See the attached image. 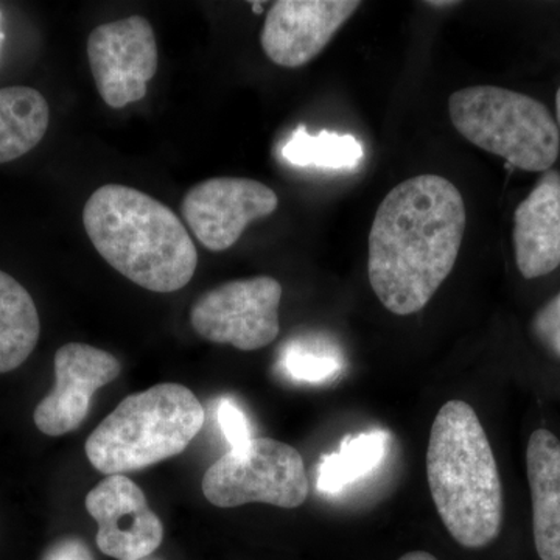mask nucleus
Here are the masks:
<instances>
[{"instance_id": "f257e3e1", "label": "nucleus", "mask_w": 560, "mask_h": 560, "mask_svg": "<svg viewBox=\"0 0 560 560\" xmlns=\"http://www.w3.org/2000/svg\"><path fill=\"white\" fill-rule=\"evenodd\" d=\"M466 205L438 175L404 180L383 198L370 232L368 272L375 296L394 315L425 307L458 260Z\"/></svg>"}, {"instance_id": "f03ea898", "label": "nucleus", "mask_w": 560, "mask_h": 560, "mask_svg": "<svg viewBox=\"0 0 560 560\" xmlns=\"http://www.w3.org/2000/svg\"><path fill=\"white\" fill-rule=\"evenodd\" d=\"M83 224L103 259L142 289L173 293L197 271V246L183 221L149 194L106 184L84 205Z\"/></svg>"}, {"instance_id": "7ed1b4c3", "label": "nucleus", "mask_w": 560, "mask_h": 560, "mask_svg": "<svg viewBox=\"0 0 560 560\" xmlns=\"http://www.w3.org/2000/svg\"><path fill=\"white\" fill-rule=\"evenodd\" d=\"M431 499L460 547L480 550L500 536L503 488L481 420L469 404L451 400L431 427L427 451Z\"/></svg>"}, {"instance_id": "20e7f679", "label": "nucleus", "mask_w": 560, "mask_h": 560, "mask_svg": "<svg viewBox=\"0 0 560 560\" xmlns=\"http://www.w3.org/2000/svg\"><path fill=\"white\" fill-rule=\"evenodd\" d=\"M201 401L179 383L131 394L88 438L94 469L125 475L180 455L205 425Z\"/></svg>"}, {"instance_id": "39448f33", "label": "nucleus", "mask_w": 560, "mask_h": 560, "mask_svg": "<svg viewBox=\"0 0 560 560\" xmlns=\"http://www.w3.org/2000/svg\"><path fill=\"white\" fill-rule=\"evenodd\" d=\"M448 114L463 138L521 171L547 172L558 161V121L529 95L497 86L466 88L452 94Z\"/></svg>"}, {"instance_id": "423d86ee", "label": "nucleus", "mask_w": 560, "mask_h": 560, "mask_svg": "<svg viewBox=\"0 0 560 560\" xmlns=\"http://www.w3.org/2000/svg\"><path fill=\"white\" fill-rule=\"evenodd\" d=\"M206 499L217 508L265 503L294 510L311 492L301 453L285 442L254 438L209 467L201 482Z\"/></svg>"}, {"instance_id": "0eeeda50", "label": "nucleus", "mask_w": 560, "mask_h": 560, "mask_svg": "<svg viewBox=\"0 0 560 560\" xmlns=\"http://www.w3.org/2000/svg\"><path fill=\"white\" fill-rule=\"evenodd\" d=\"M282 285L270 276L231 280L202 294L190 311L201 338L235 349L259 350L278 338Z\"/></svg>"}, {"instance_id": "6e6552de", "label": "nucleus", "mask_w": 560, "mask_h": 560, "mask_svg": "<svg viewBox=\"0 0 560 560\" xmlns=\"http://www.w3.org/2000/svg\"><path fill=\"white\" fill-rule=\"evenodd\" d=\"M95 86L114 109L142 101L160 66L156 35L145 18L106 22L88 38Z\"/></svg>"}, {"instance_id": "1a4fd4ad", "label": "nucleus", "mask_w": 560, "mask_h": 560, "mask_svg": "<svg viewBox=\"0 0 560 560\" xmlns=\"http://www.w3.org/2000/svg\"><path fill=\"white\" fill-rule=\"evenodd\" d=\"M276 191L249 178H210L195 184L180 205L184 220L205 248L221 253L241 241L253 221L276 212Z\"/></svg>"}, {"instance_id": "9d476101", "label": "nucleus", "mask_w": 560, "mask_h": 560, "mask_svg": "<svg viewBox=\"0 0 560 560\" xmlns=\"http://www.w3.org/2000/svg\"><path fill=\"white\" fill-rule=\"evenodd\" d=\"M86 511L98 525V550L117 560L150 558L164 540V525L143 490L125 475H109L88 493Z\"/></svg>"}, {"instance_id": "9b49d317", "label": "nucleus", "mask_w": 560, "mask_h": 560, "mask_svg": "<svg viewBox=\"0 0 560 560\" xmlns=\"http://www.w3.org/2000/svg\"><path fill=\"white\" fill-rule=\"evenodd\" d=\"M120 372V361L106 350L81 342L61 346L55 353V386L36 407L35 425L51 438L79 430L92 396Z\"/></svg>"}, {"instance_id": "f8f14e48", "label": "nucleus", "mask_w": 560, "mask_h": 560, "mask_svg": "<svg viewBox=\"0 0 560 560\" xmlns=\"http://www.w3.org/2000/svg\"><path fill=\"white\" fill-rule=\"evenodd\" d=\"M360 5L357 0H279L261 28V49L280 68H301L326 49Z\"/></svg>"}, {"instance_id": "ddd939ff", "label": "nucleus", "mask_w": 560, "mask_h": 560, "mask_svg": "<svg viewBox=\"0 0 560 560\" xmlns=\"http://www.w3.org/2000/svg\"><path fill=\"white\" fill-rule=\"evenodd\" d=\"M515 261L525 279L550 275L560 267V172H544L514 213Z\"/></svg>"}, {"instance_id": "4468645a", "label": "nucleus", "mask_w": 560, "mask_h": 560, "mask_svg": "<svg viewBox=\"0 0 560 560\" xmlns=\"http://www.w3.org/2000/svg\"><path fill=\"white\" fill-rule=\"evenodd\" d=\"M526 471L537 555L541 560H560V441L551 431L530 434Z\"/></svg>"}, {"instance_id": "2eb2a0df", "label": "nucleus", "mask_w": 560, "mask_h": 560, "mask_svg": "<svg viewBox=\"0 0 560 560\" xmlns=\"http://www.w3.org/2000/svg\"><path fill=\"white\" fill-rule=\"evenodd\" d=\"M50 109L39 91L27 86L0 90V164L20 160L49 130Z\"/></svg>"}, {"instance_id": "dca6fc26", "label": "nucleus", "mask_w": 560, "mask_h": 560, "mask_svg": "<svg viewBox=\"0 0 560 560\" xmlns=\"http://www.w3.org/2000/svg\"><path fill=\"white\" fill-rule=\"evenodd\" d=\"M39 335L38 308L31 293L0 271V374L22 366L38 345Z\"/></svg>"}, {"instance_id": "f3484780", "label": "nucleus", "mask_w": 560, "mask_h": 560, "mask_svg": "<svg viewBox=\"0 0 560 560\" xmlns=\"http://www.w3.org/2000/svg\"><path fill=\"white\" fill-rule=\"evenodd\" d=\"M386 447L388 434L382 430L346 438L340 451L320 458L316 488L326 495L341 492L374 470L385 458Z\"/></svg>"}, {"instance_id": "a211bd4d", "label": "nucleus", "mask_w": 560, "mask_h": 560, "mask_svg": "<svg viewBox=\"0 0 560 560\" xmlns=\"http://www.w3.org/2000/svg\"><path fill=\"white\" fill-rule=\"evenodd\" d=\"M283 158L298 167L326 168V171H353L363 161V145L352 135L320 131L308 135L301 125L283 147Z\"/></svg>"}, {"instance_id": "6ab92c4d", "label": "nucleus", "mask_w": 560, "mask_h": 560, "mask_svg": "<svg viewBox=\"0 0 560 560\" xmlns=\"http://www.w3.org/2000/svg\"><path fill=\"white\" fill-rule=\"evenodd\" d=\"M283 374L298 383L318 385L331 381L341 372L342 361L337 350L316 341H293L280 357Z\"/></svg>"}, {"instance_id": "aec40b11", "label": "nucleus", "mask_w": 560, "mask_h": 560, "mask_svg": "<svg viewBox=\"0 0 560 560\" xmlns=\"http://www.w3.org/2000/svg\"><path fill=\"white\" fill-rule=\"evenodd\" d=\"M217 420H219L220 429L223 431L231 451H237L254 440L249 420L246 418L245 411L234 400L228 399V397L220 400L219 408H217Z\"/></svg>"}, {"instance_id": "412c9836", "label": "nucleus", "mask_w": 560, "mask_h": 560, "mask_svg": "<svg viewBox=\"0 0 560 560\" xmlns=\"http://www.w3.org/2000/svg\"><path fill=\"white\" fill-rule=\"evenodd\" d=\"M533 334L551 353L560 359V291L533 319Z\"/></svg>"}, {"instance_id": "4be33fe9", "label": "nucleus", "mask_w": 560, "mask_h": 560, "mask_svg": "<svg viewBox=\"0 0 560 560\" xmlns=\"http://www.w3.org/2000/svg\"><path fill=\"white\" fill-rule=\"evenodd\" d=\"M40 560H95L86 544L79 537H62L51 544Z\"/></svg>"}, {"instance_id": "5701e85b", "label": "nucleus", "mask_w": 560, "mask_h": 560, "mask_svg": "<svg viewBox=\"0 0 560 560\" xmlns=\"http://www.w3.org/2000/svg\"><path fill=\"white\" fill-rule=\"evenodd\" d=\"M399 560H440L436 556L430 555L427 551H411L401 556Z\"/></svg>"}, {"instance_id": "b1692460", "label": "nucleus", "mask_w": 560, "mask_h": 560, "mask_svg": "<svg viewBox=\"0 0 560 560\" xmlns=\"http://www.w3.org/2000/svg\"><path fill=\"white\" fill-rule=\"evenodd\" d=\"M556 113H558V125L560 130V88L558 94H556Z\"/></svg>"}, {"instance_id": "393cba45", "label": "nucleus", "mask_w": 560, "mask_h": 560, "mask_svg": "<svg viewBox=\"0 0 560 560\" xmlns=\"http://www.w3.org/2000/svg\"><path fill=\"white\" fill-rule=\"evenodd\" d=\"M430 5H434V7H438V5H456V2H429Z\"/></svg>"}, {"instance_id": "a878e982", "label": "nucleus", "mask_w": 560, "mask_h": 560, "mask_svg": "<svg viewBox=\"0 0 560 560\" xmlns=\"http://www.w3.org/2000/svg\"><path fill=\"white\" fill-rule=\"evenodd\" d=\"M254 5V11H256V13H261V3H253Z\"/></svg>"}, {"instance_id": "bb28decb", "label": "nucleus", "mask_w": 560, "mask_h": 560, "mask_svg": "<svg viewBox=\"0 0 560 560\" xmlns=\"http://www.w3.org/2000/svg\"><path fill=\"white\" fill-rule=\"evenodd\" d=\"M140 560H161V559L145 558V559H140Z\"/></svg>"}]
</instances>
